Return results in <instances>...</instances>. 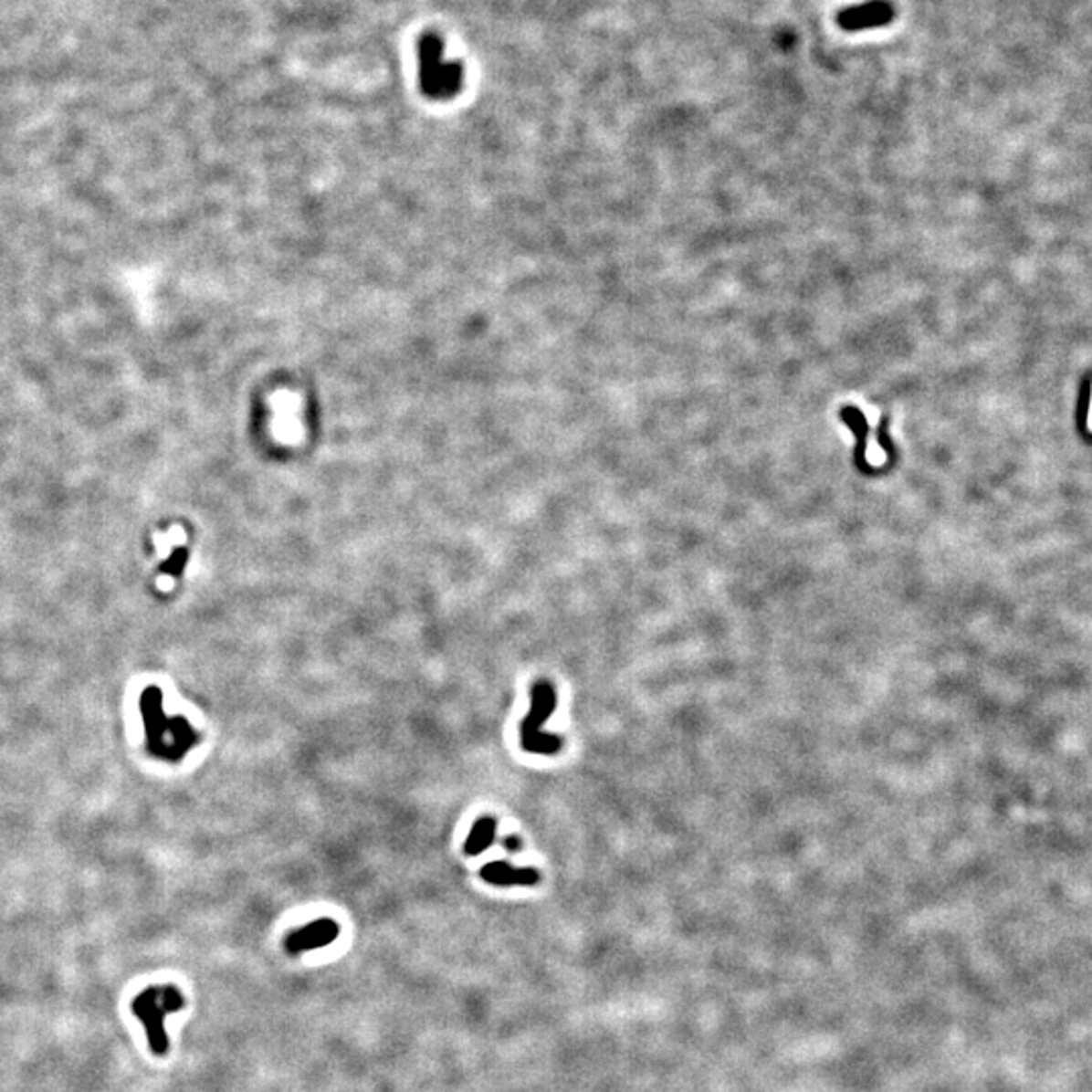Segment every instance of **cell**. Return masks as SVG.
Here are the masks:
<instances>
[{"label":"cell","mask_w":1092,"mask_h":1092,"mask_svg":"<svg viewBox=\"0 0 1092 1092\" xmlns=\"http://www.w3.org/2000/svg\"><path fill=\"white\" fill-rule=\"evenodd\" d=\"M504 845H506V850H508V852H510V854H516V852H520V848H522V842H520V837H518V835H508L506 840H504Z\"/></svg>","instance_id":"9c48e42d"},{"label":"cell","mask_w":1092,"mask_h":1092,"mask_svg":"<svg viewBox=\"0 0 1092 1092\" xmlns=\"http://www.w3.org/2000/svg\"><path fill=\"white\" fill-rule=\"evenodd\" d=\"M1087 427L1092 433V391H1090V404H1088V415H1087Z\"/></svg>","instance_id":"30bf717a"},{"label":"cell","mask_w":1092,"mask_h":1092,"mask_svg":"<svg viewBox=\"0 0 1092 1092\" xmlns=\"http://www.w3.org/2000/svg\"><path fill=\"white\" fill-rule=\"evenodd\" d=\"M341 935V927L332 919H320L289 933L284 940L288 955H302L308 950L328 947Z\"/></svg>","instance_id":"5b68a950"},{"label":"cell","mask_w":1092,"mask_h":1092,"mask_svg":"<svg viewBox=\"0 0 1092 1092\" xmlns=\"http://www.w3.org/2000/svg\"><path fill=\"white\" fill-rule=\"evenodd\" d=\"M419 59V83L421 91L431 100L456 98L461 83H464V69L459 63H447L444 59V39L436 33H425L417 43Z\"/></svg>","instance_id":"6da1fadb"},{"label":"cell","mask_w":1092,"mask_h":1092,"mask_svg":"<svg viewBox=\"0 0 1092 1092\" xmlns=\"http://www.w3.org/2000/svg\"><path fill=\"white\" fill-rule=\"evenodd\" d=\"M840 417L848 423L856 436V464L866 469V437H868V423H866L864 413L856 407H844L840 411Z\"/></svg>","instance_id":"52a82bcc"},{"label":"cell","mask_w":1092,"mask_h":1092,"mask_svg":"<svg viewBox=\"0 0 1092 1092\" xmlns=\"http://www.w3.org/2000/svg\"><path fill=\"white\" fill-rule=\"evenodd\" d=\"M479 874L494 887H534V884L541 882L539 870L516 868V866L508 862H489Z\"/></svg>","instance_id":"8992f818"},{"label":"cell","mask_w":1092,"mask_h":1092,"mask_svg":"<svg viewBox=\"0 0 1092 1092\" xmlns=\"http://www.w3.org/2000/svg\"><path fill=\"white\" fill-rule=\"evenodd\" d=\"M894 6L888 0H866V3L848 6L837 16V23L844 31L864 33L872 29H882L892 23Z\"/></svg>","instance_id":"277c9868"},{"label":"cell","mask_w":1092,"mask_h":1092,"mask_svg":"<svg viewBox=\"0 0 1092 1092\" xmlns=\"http://www.w3.org/2000/svg\"><path fill=\"white\" fill-rule=\"evenodd\" d=\"M496 837V822L492 817H479L472 827V834L467 835L464 852L467 856H479L486 848H489Z\"/></svg>","instance_id":"ba28073f"},{"label":"cell","mask_w":1092,"mask_h":1092,"mask_svg":"<svg viewBox=\"0 0 1092 1092\" xmlns=\"http://www.w3.org/2000/svg\"><path fill=\"white\" fill-rule=\"evenodd\" d=\"M530 698H532L530 712L526 714L522 729H520L522 747H524V751L536 752V755H557L559 749L562 747V740L557 737V734H549V732L541 730L546 719H549L554 712V706H557L554 688L549 682H536L530 690Z\"/></svg>","instance_id":"3957f363"},{"label":"cell","mask_w":1092,"mask_h":1092,"mask_svg":"<svg viewBox=\"0 0 1092 1092\" xmlns=\"http://www.w3.org/2000/svg\"><path fill=\"white\" fill-rule=\"evenodd\" d=\"M184 1007V995L173 985L148 987L131 1002V1012L142 1022L150 1050L158 1056L168 1052V1035L164 1028L166 1015H171Z\"/></svg>","instance_id":"7a4b0ae2"}]
</instances>
